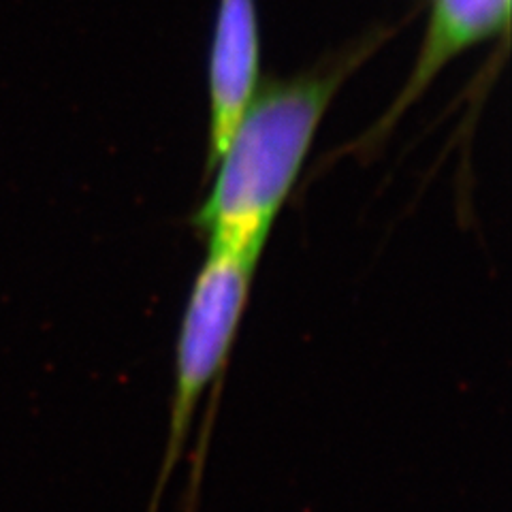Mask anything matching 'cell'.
Here are the masks:
<instances>
[{
	"label": "cell",
	"instance_id": "1",
	"mask_svg": "<svg viewBox=\"0 0 512 512\" xmlns=\"http://www.w3.org/2000/svg\"><path fill=\"white\" fill-rule=\"evenodd\" d=\"M376 45L372 39L327 69L276 82L252 96L210 171H216L210 195L195 214L207 252L263 254L331 99Z\"/></svg>",
	"mask_w": 512,
	"mask_h": 512
},
{
	"label": "cell",
	"instance_id": "2",
	"mask_svg": "<svg viewBox=\"0 0 512 512\" xmlns=\"http://www.w3.org/2000/svg\"><path fill=\"white\" fill-rule=\"evenodd\" d=\"M261 256L207 252L192 282L175 342L173 393L163 459L146 512H158L169 478L186 451L192 423L207 389L220 387L242 329Z\"/></svg>",
	"mask_w": 512,
	"mask_h": 512
},
{
	"label": "cell",
	"instance_id": "3",
	"mask_svg": "<svg viewBox=\"0 0 512 512\" xmlns=\"http://www.w3.org/2000/svg\"><path fill=\"white\" fill-rule=\"evenodd\" d=\"M259 18L254 0H220L210 56V173L259 84Z\"/></svg>",
	"mask_w": 512,
	"mask_h": 512
},
{
	"label": "cell",
	"instance_id": "4",
	"mask_svg": "<svg viewBox=\"0 0 512 512\" xmlns=\"http://www.w3.org/2000/svg\"><path fill=\"white\" fill-rule=\"evenodd\" d=\"M510 0H434L425 45L421 50L410 82L397 96L391 114L380 122L376 135H384L387 128L404 114L414 99L431 84L444 64L466 47L483 41L508 26Z\"/></svg>",
	"mask_w": 512,
	"mask_h": 512
}]
</instances>
